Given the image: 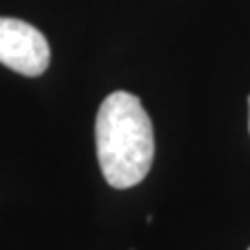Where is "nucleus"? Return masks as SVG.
Instances as JSON below:
<instances>
[{"instance_id": "nucleus-4", "label": "nucleus", "mask_w": 250, "mask_h": 250, "mask_svg": "<svg viewBox=\"0 0 250 250\" xmlns=\"http://www.w3.org/2000/svg\"><path fill=\"white\" fill-rule=\"evenodd\" d=\"M248 250H250V248H248Z\"/></svg>"}, {"instance_id": "nucleus-1", "label": "nucleus", "mask_w": 250, "mask_h": 250, "mask_svg": "<svg viewBox=\"0 0 250 250\" xmlns=\"http://www.w3.org/2000/svg\"><path fill=\"white\" fill-rule=\"evenodd\" d=\"M96 152L111 188H134L148 175L154 159V131L136 94L119 90L103 100L96 115Z\"/></svg>"}, {"instance_id": "nucleus-3", "label": "nucleus", "mask_w": 250, "mask_h": 250, "mask_svg": "<svg viewBox=\"0 0 250 250\" xmlns=\"http://www.w3.org/2000/svg\"><path fill=\"white\" fill-rule=\"evenodd\" d=\"M248 108H250V98H248ZM248 129H250V115H248Z\"/></svg>"}, {"instance_id": "nucleus-2", "label": "nucleus", "mask_w": 250, "mask_h": 250, "mask_svg": "<svg viewBox=\"0 0 250 250\" xmlns=\"http://www.w3.org/2000/svg\"><path fill=\"white\" fill-rule=\"evenodd\" d=\"M0 62L27 77L42 75L50 65L48 40L27 21L0 17Z\"/></svg>"}]
</instances>
